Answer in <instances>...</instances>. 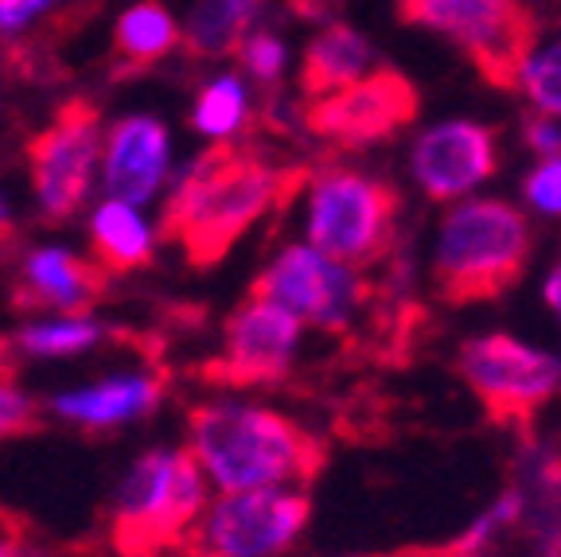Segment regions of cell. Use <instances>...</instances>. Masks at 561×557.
Wrapping results in <instances>:
<instances>
[{
  "label": "cell",
  "mask_w": 561,
  "mask_h": 557,
  "mask_svg": "<svg viewBox=\"0 0 561 557\" xmlns=\"http://www.w3.org/2000/svg\"><path fill=\"white\" fill-rule=\"evenodd\" d=\"M297 187V172L270 164L242 145H210L192 160L168 195L160 235L207 270Z\"/></svg>",
  "instance_id": "6da1fadb"
},
{
  "label": "cell",
  "mask_w": 561,
  "mask_h": 557,
  "mask_svg": "<svg viewBox=\"0 0 561 557\" xmlns=\"http://www.w3.org/2000/svg\"><path fill=\"white\" fill-rule=\"evenodd\" d=\"M184 448L215 496L305 488L320 471V444L297 418L242 398L199 401L187 413Z\"/></svg>",
  "instance_id": "7a4b0ae2"
},
{
  "label": "cell",
  "mask_w": 561,
  "mask_h": 557,
  "mask_svg": "<svg viewBox=\"0 0 561 557\" xmlns=\"http://www.w3.org/2000/svg\"><path fill=\"white\" fill-rule=\"evenodd\" d=\"M210 496L215 491L184 444H152L110 491V542L122 557H160L168 549H184Z\"/></svg>",
  "instance_id": "3957f363"
},
{
  "label": "cell",
  "mask_w": 561,
  "mask_h": 557,
  "mask_svg": "<svg viewBox=\"0 0 561 557\" xmlns=\"http://www.w3.org/2000/svg\"><path fill=\"white\" fill-rule=\"evenodd\" d=\"M530 218L507 200L468 195L445 211L433 238V285L448 305L491 300L526 273Z\"/></svg>",
  "instance_id": "277c9868"
},
{
  "label": "cell",
  "mask_w": 561,
  "mask_h": 557,
  "mask_svg": "<svg viewBox=\"0 0 561 557\" xmlns=\"http://www.w3.org/2000/svg\"><path fill=\"white\" fill-rule=\"evenodd\" d=\"M398 218V195L355 168H324L308 180L305 242L359 270L382 258Z\"/></svg>",
  "instance_id": "5b68a950"
},
{
  "label": "cell",
  "mask_w": 561,
  "mask_h": 557,
  "mask_svg": "<svg viewBox=\"0 0 561 557\" xmlns=\"http://www.w3.org/2000/svg\"><path fill=\"white\" fill-rule=\"evenodd\" d=\"M312 519L305 488H257L210 496L187 546L210 557H289Z\"/></svg>",
  "instance_id": "8992f818"
},
{
  "label": "cell",
  "mask_w": 561,
  "mask_h": 557,
  "mask_svg": "<svg viewBox=\"0 0 561 557\" xmlns=\"http://www.w3.org/2000/svg\"><path fill=\"white\" fill-rule=\"evenodd\" d=\"M398 16L448 39L495 87H511L518 59L535 44L523 0H398Z\"/></svg>",
  "instance_id": "52a82bcc"
},
{
  "label": "cell",
  "mask_w": 561,
  "mask_h": 557,
  "mask_svg": "<svg viewBox=\"0 0 561 557\" xmlns=\"http://www.w3.org/2000/svg\"><path fill=\"white\" fill-rule=\"evenodd\" d=\"M456 371L495 418H530L561 394V355L511 331L465 340L456 351Z\"/></svg>",
  "instance_id": "ba28073f"
},
{
  "label": "cell",
  "mask_w": 561,
  "mask_h": 557,
  "mask_svg": "<svg viewBox=\"0 0 561 557\" xmlns=\"http://www.w3.org/2000/svg\"><path fill=\"white\" fill-rule=\"evenodd\" d=\"M102 157V117L87 98H70L55 110L51 125L27 145L35 203L47 218H70L94 187V168Z\"/></svg>",
  "instance_id": "9c48e42d"
},
{
  "label": "cell",
  "mask_w": 561,
  "mask_h": 557,
  "mask_svg": "<svg viewBox=\"0 0 561 557\" xmlns=\"http://www.w3.org/2000/svg\"><path fill=\"white\" fill-rule=\"evenodd\" d=\"M254 296L273 300L300 323H312L320 331H347V323L363 308L367 288L359 270L312 250L308 242H293L273 253L270 265L257 273Z\"/></svg>",
  "instance_id": "30bf717a"
},
{
  "label": "cell",
  "mask_w": 561,
  "mask_h": 557,
  "mask_svg": "<svg viewBox=\"0 0 561 557\" xmlns=\"http://www.w3.org/2000/svg\"><path fill=\"white\" fill-rule=\"evenodd\" d=\"M413 114H417L413 82L398 70H370L359 82L328 98H316L308 110V129L328 145L367 148L405 129Z\"/></svg>",
  "instance_id": "8fae6325"
},
{
  "label": "cell",
  "mask_w": 561,
  "mask_h": 557,
  "mask_svg": "<svg viewBox=\"0 0 561 557\" xmlns=\"http://www.w3.org/2000/svg\"><path fill=\"white\" fill-rule=\"evenodd\" d=\"M500 168V140L472 117H448L421 129L410 148V175L433 203H460L476 195Z\"/></svg>",
  "instance_id": "7c38bea8"
},
{
  "label": "cell",
  "mask_w": 561,
  "mask_h": 557,
  "mask_svg": "<svg viewBox=\"0 0 561 557\" xmlns=\"http://www.w3.org/2000/svg\"><path fill=\"white\" fill-rule=\"evenodd\" d=\"M300 340H305V323L297 316L277 308L273 300L250 296L227 320L215 378H222L227 386L280 383V378H289L293 363H297Z\"/></svg>",
  "instance_id": "4fadbf2b"
},
{
  "label": "cell",
  "mask_w": 561,
  "mask_h": 557,
  "mask_svg": "<svg viewBox=\"0 0 561 557\" xmlns=\"http://www.w3.org/2000/svg\"><path fill=\"white\" fill-rule=\"evenodd\" d=\"M172 164V137L168 125L149 114H129L114 122L102 140V183L110 200L129 207L157 200Z\"/></svg>",
  "instance_id": "5bb4252c"
},
{
  "label": "cell",
  "mask_w": 561,
  "mask_h": 557,
  "mask_svg": "<svg viewBox=\"0 0 561 557\" xmlns=\"http://www.w3.org/2000/svg\"><path fill=\"white\" fill-rule=\"evenodd\" d=\"M160 398H164V378L160 375H152V371H117V375H105L98 383L59 390L47 401V410L62 425L102 436L145 421L160 406Z\"/></svg>",
  "instance_id": "9a60e30c"
},
{
  "label": "cell",
  "mask_w": 561,
  "mask_h": 557,
  "mask_svg": "<svg viewBox=\"0 0 561 557\" xmlns=\"http://www.w3.org/2000/svg\"><path fill=\"white\" fill-rule=\"evenodd\" d=\"M105 288V273L82 262L79 253L44 246L24 258L16 285V305L24 308H55L62 316H87Z\"/></svg>",
  "instance_id": "2e32d148"
},
{
  "label": "cell",
  "mask_w": 561,
  "mask_h": 557,
  "mask_svg": "<svg viewBox=\"0 0 561 557\" xmlns=\"http://www.w3.org/2000/svg\"><path fill=\"white\" fill-rule=\"evenodd\" d=\"M375 70V47L370 39L351 24H328L324 32L312 35L300 62V90L305 98H328L335 90L359 82Z\"/></svg>",
  "instance_id": "e0dca14e"
},
{
  "label": "cell",
  "mask_w": 561,
  "mask_h": 557,
  "mask_svg": "<svg viewBox=\"0 0 561 557\" xmlns=\"http://www.w3.org/2000/svg\"><path fill=\"white\" fill-rule=\"evenodd\" d=\"M90 242L102 273H137L152 262L157 238L137 207L122 200H105L90 215Z\"/></svg>",
  "instance_id": "ac0fdd59"
},
{
  "label": "cell",
  "mask_w": 561,
  "mask_h": 557,
  "mask_svg": "<svg viewBox=\"0 0 561 557\" xmlns=\"http://www.w3.org/2000/svg\"><path fill=\"white\" fill-rule=\"evenodd\" d=\"M180 47V24L175 16L157 4V0H140L125 9L114 24V75H140V70L157 67L160 59Z\"/></svg>",
  "instance_id": "d6986e66"
},
{
  "label": "cell",
  "mask_w": 561,
  "mask_h": 557,
  "mask_svg": "<svg viewBox=\"0 0 561 557\" xmlns=\"http://www.w3.org/2000/svg\"><path fill=\"white\" fill-rule=\"evenodd\" d=\"M265 0H195L180 27V44L195 59H227L242 47Z\"/></svg>",
  "instance_id": "ffe728a7"
},
{
  "label": "cell",
  "mask_w": 561,
  "mask_h": 557,
  "mask_svg": "<svg viewBox=\"0 0 561 557\" xmlns=\"http://www.w3.org/2000/svg\"><path fill=\"white\" fill-rule=\"evenodd\" d=\"M511 87L535 105L538 117L561 122V32L542 35V39L535 35V44L518 59Z\"/></svg>",
  "instance_id": "44dd1931"
},
{
  "label": "cell",
  "mask_w": 561,
  "mask_h": 557,
  "mask_svg": "<svg viewBox=\"0 0 561 557\" xmlns=\"http://www.w3.org/2000/svg\"><path fill=\"white\" fill-rule=\"evenodd\" d=\"M245 117H250V94H245V82L238 79V75H230V70L215 75V79L199 90L195 110H192L195 133H203V137L215 140V145H227L245 125Z\"/></svg>",
  "instance_id": "7402d4cb"
},
{
  "label": "cell",
  "mask_w": 561,
  "mask_h": 557,
  "mask_svg": "<svg viewBox=\"0 0 561 557\" xmlns=\"http://www.w3.org/2000/svg\"><path fill=\"white\" fill-rule=\"evenodd\" d=\"M105 340V323L90 316H55V320H35L16 336V348L32 359H67L98 348Z\"/></svg>",
  "instance_id": "603a6c76"
},
{
  "label": "cell",
  "mask_w": 561,
  "mask_h": 557,
  "mask_svg": "<svg viewBox=\"0 0 561 557\" xmlns=\"http://www.w3.org/2000/svg\"><path fill=\"white\" fill-rule=\"evenodd\" d=\"M35 421H39V410H35L32 394L20 386L16 371H12V363L0 351V441L32 433Z\"/></svg>",
  "instance_id": "cb8c5ba5"
},
{
  "label": "cell",
  "mask_w": 561,
  "mask_h": 557,
  "mask_svg": "<svg viewBox=\"0 0 561 557\" xmlns=\"http://www.w3.org/2000/svg\"><path fill=\"white\" fill-rule=\"evenodd\" d=\"M238 55H242L245 75H250V79H257L262 87L280 82V75L289 70V47H285V39H280V35H273V32L245 35L242 47H238Z\"/></svg>",
  "instance_id": "d4e9b609"
},
{
  "label": "cell",
  "mask_w": 561,
  "mask_h": 557,
  "mask_svg": "<svg viewBox=\"0 0 561 557\" xmlns=\"http://www.w3.org/2000/svg\"><path fill=\"white\" fill-rule=\"evenodd\" d=\"M523 511H526V496H523V491H503V496L495 499V503H491L472 526H468L465 549H472V554H476V549L491 546V542L500 538L503 531H511V526L523 519Z\"/></svg>",
  "instance_id": "484cf974"
},
{
  "label": "cell",
  "mask_w": 561,
  "mask_h": 557,
  "mask_svg": "<svg viewBox=\"0 0 561 557\" xmlns=\"http://www.w3.org/2000/svg\"><path fill=\"white\" fill-rule=\"evenodd\" d=\"M523 203L542 218H561V157L538 160L523 180Z\"/></svg>",
  "instance_id": "4316f807"
},
{
  "label": "cell",
  "mask_w": 561,
  "mask_h": 557,
  "mask_svg": "<svg viewBox=\"0 0 561 557\" xmlns=\"http://www.w3.org/2000/svg\"><path fill=\"white\" fill-rule=\"evenodd\" d=\"M526 145H530V152H535L538 160L546 157H561V122H550V117H530L523 129Z\"/></svg>",
  "instance_id": "83f0119b"
},
{
  "label": "cell",
  "mask_w": 561,
  "mask_h": 557,
  "mask_svg": "<svg viewBox=\"0 0 561 557\" xmlns=\"http://www.w3.org/2000/svg\"><path fill=\"white\" fill-rule=\"evenodd\" d=\"M51 4H55V0H0V35L27 27L32 20L44 16Z\"/></svg>",
  "instance_id": "f1b7e54d"
},
{
  "label": "cell",
  "mask_w": 561,
  "mask_h": 557,
  "mask_svg": "<svg viewBox=\"0 0 561 557\" xmlns=\"http://www.w3.org/2000/svg\"><path fill=\"white\" fill-rule=\"evenodd\" d=\"M542 300H546V308H550V312L561 320V258L550 265V273H546V281H542Z\"/></svg>",
  "instance_id": "f546056e"
},
{
  "label": "cell",
  "mask_w": 561,
  "mask_h": 557,
  "mask_svg": "<svg viewBox=\"0 0 561 557\" xmlns=\"http://www.w3.org/2000/svg\"><path fill=\"white\" fill-rule=\"evenodd\" d=\"M0 557H35V549L27 546V542L20 538L16 531H9V526H0Z\"/></svg>",
  "instance_id": "4dcf8cb0"
},
{
  "label": "cell",
  "mask_w": 561,
  "mask_h": 557,
  "mask_svg": "<svg viewBox=\"0 0 561 557\" xmlns=\"http://www.w3.org/2000/svg\"><path fill=\"white\" fill-rule=\"evenodd\" d=\"M0 238H9V203L0 195Z\"/></svg>",
  "instance_id": "1f68e13d"
},
{
  "label": "cell",
  "mask_w": 561,
  "mask_h": 557,
  "mask_svg": "<svg viewBox=\"0 0 561 557\" xmlns=\"http://www.w3.org/2000/svg\"><path fill=\"white\" fill-rule=\"evenodd\" d=\"M184 557H210V554H199V549H192V554H184Z\"/></svg>",
  "instance_id": "d6a6232c"
}]
</instances>
